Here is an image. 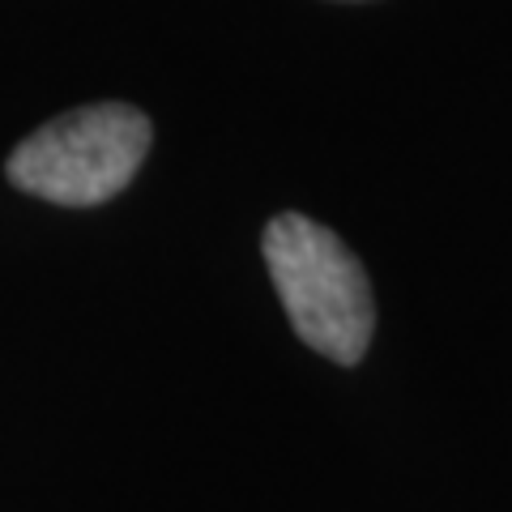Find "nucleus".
<instances>
[{"instance_id":"2","label":"nucleus","mask_w":512,"mask_h":512,"mask_svg":"<svg viewBox=\"0 0 512 512\" xmlns=\"http://www.w3.org/2000/svg\"><path fill=\"white\" fill-rule=\"evenodd\" d=\"M154 128L128 103H94L47 120L9 154L13 188L52 205H103L133 184L150 154Z\"/></svg>"},{"instance_id":"1","label":"nucleus","mask_w":512,"mask_h":512,"mask_svg":"<svg viewBox=\"0 0 512 512\" xmlns=\"http://www.w3.org/2000/svg\"><path fill=\"white\" fill-rule=\"evenodd\" d=\"M261 244L299 338L342 367L359 363L376 329V299L359 256L308 214H278Z\"/></svg>"}]
</instances>
